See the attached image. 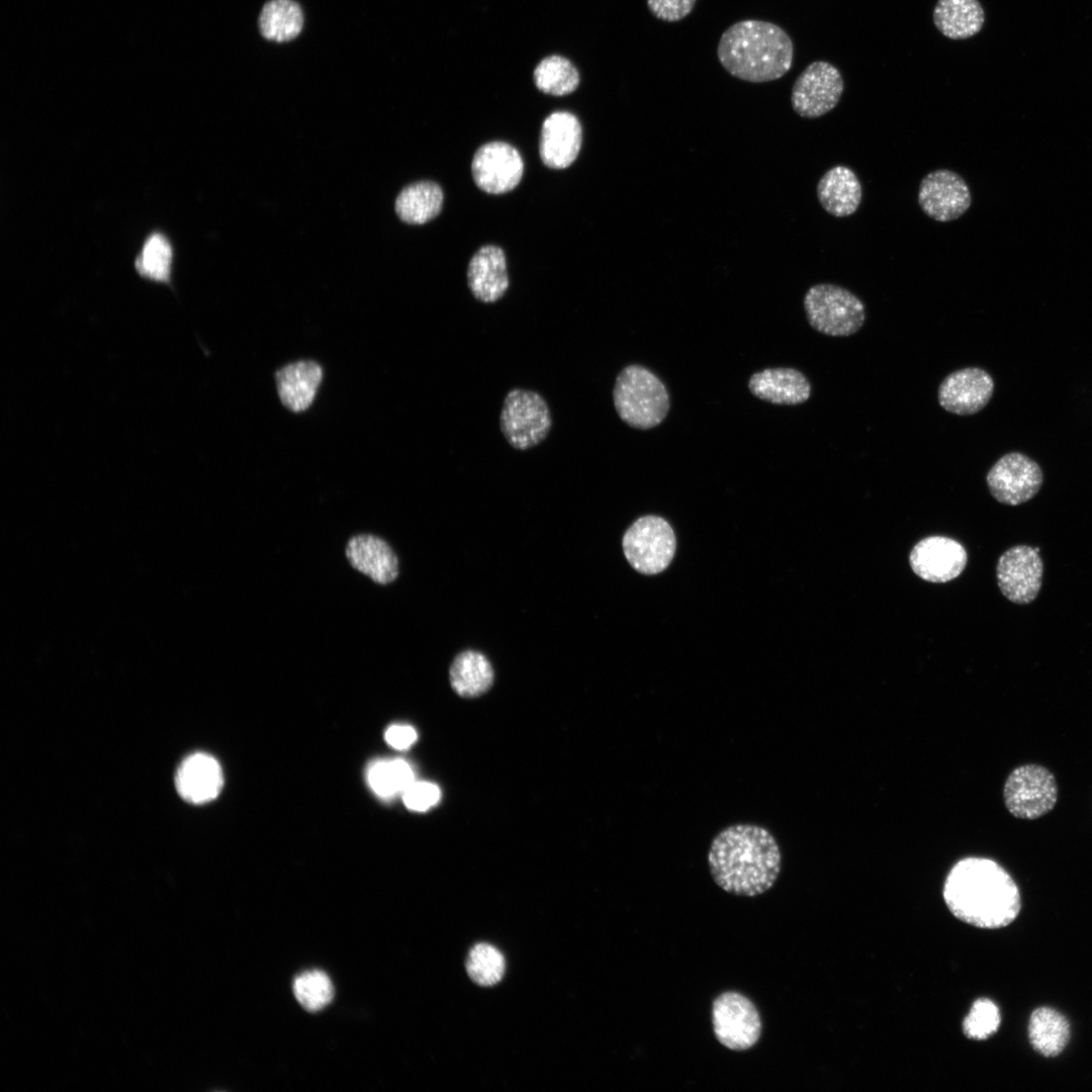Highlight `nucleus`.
I'll return each mask as SVG.
<instances>
[{
    "label": "nucleus",
    "mask_w": 1092,
    "mask_h": 1092,
    "mask_svg": "<svg viewBox=\"0 0 1092 1092\" xmlns=\"http://www.w3.org/2000/svg\"><path fill=\"white\" fill-rule=\"evenodd\" d=\"M505 959L502 952L488 943H477L467 957L466 970L472 981L480 986L496 984L505 973Z\"/></svg>",
    "instance_id": "nucleus-32"
},
{
    "label": "nucleus",
    "mask_w": 1092,
    "mask_h": 1092,
    "mask_svg": "<svg viewBox=\"0 0 1092 1092\" xmlns=\"http://www.w3.org/2000/svg\"><path fill=\"white\" fill-rule=\"evenodd\" d=\"M697 0H647V7L657 19L676 22L687 17Z\"/></svg>",
    "instance_id": "nucleus-36"
},
{
    "label": "nucleus",
    "mask_w": 1092,
    "mask_h": 1092,
    "mask_svg": "<svg viewBox=\"0 0 1092 1092\" xmlns=\"http://www.w3.org/2000/svg\"><path fill=\"white\" fill-rule=\"evenodd\" d=\"M817 198L823 209L835 217L853 214L862 197L859 179L844 165L830 168L817 184Z\"/></svg>",
    "instance_id": "nucleus-22"
},
{
    "label": "nucleus",
    "mask_w": 1092,
    "mask_h": 1092,
    "mask_svg": "<svg viewBox=\"0 0 1092 1092\" xmlns=\"http://www.w3.org/2000/svg\"><path fill=\"white\" fill-rule=\"evenodd\" d=\"M717 57L733 77L751 83L778 80L791 69L794 44L779 25L758 19L733 23L721 35Z\"/></svg>",
    "instance_id": "nucleus-3"
},
{
    "label": "nucleus",
    "mask_w": 1092,
    "mask_h": 1092,
    "mask_svg": "<svg viewBox=\"0 0 1092 1092\" xmlns=\"http://www.w3.org/2000/svg\"><path fill=\"white\" fill-rule=\"evenodd\" d=\"M323 378L322 367L303 360L288 364L275 373L279 397L288 410L299 413L313 401Z\"/></svg>",
    "instance_id": "nucleus-23"
},
{
    "label": "nucleus",
    "mask_w": 1092,
    "mask_h": 1092,
    "mask_svg": "<svg viewBox=\"0 0 1092 1092\" xmlns=\"http://www.w3.org/2000/svg\"><path fill=\"white\" fill-rule=\"evenodd\" d=\"M172 249L168 240L159 234L150 236L144 244L135 261V268L142 277L171 285Z\"/></svg>",
    "instance_id": "nucleus-31"
},
{
    "label": "nucleus",
    "mask_w": 1092,
    "mask_h": 1092,
    "mask_svg": "<svg viewBox=\"0 0 1092 1092\" xmlns=\"http://www.w3.org/2000/svg\"><path fill=\"white\" fill-rule=\"evenodd\" d=\"M750 392L775 404L796 405L811 395L808 378L794 368H767L752 374L748 381Z\"/></svg>",
    "instance_id": "nucleus-21"
},
{
    "label": "nucleus",
    "mask_w": 1092,
    "mask_h": 1092,
    "mask_svg": "<svg viewBox=\"0 0 1092 1092\" xmlns=\"http://www.w3.org/2000/svg\"><path fill=\"white\" fill-rule=\"evenodd\" d=\"M844 83L840 71L825 61L809 64L792 87L791 103L801 117L817 118L838 104Z\"/></svg>",
    "instance_id": "nucleus-10"
},
{
    "label": "nucleus",
    "mask_w": 1092,
    "mask_h": 1092,
    "mask_svg": "<svg viewBox=\"0 0 1092 1092\" xmlns=\"http://www.w3.org/2000/svg\"><path fill=\"white\" fill-rule=\"evenodd\" d=\"M1029 1039L1033 1049L1044 1057L1062 1053L1070 1037V1025L1065 1016L1055 1009H1035L1029 1020Z\"/></svg>",
    "instance_id": "nucleus-27"
},
{
    "label": "nucleus",
    "mask_w": 1092,
    "mask_h": 1092,
    "mask_svg": "<svg viewBox=\"0 0 1092 1092\" xmlns=\"http://www.w3.org/2000/svg\"><path fill=\"white\" fill-rule=\"evenodd\" d=\"M803 303L809 325L826 336H851L866 321L863 302L848 289L835 284L811 286Z\"/></svg>",
    "instance_id": "nucleus-5"
},
{
    "label": "nucleus",
    "mask_w": 1092,
    "mask_h": 1092,
    "mask_svg": "<svg viewBox=\"0 0 1092 1092\" xmlns=\"http://www.w3.org/2000/svg\"><path fill=\"white\" fill-rule=\"evenodd\" d=\"M1001 1021L1000 1011L997 1005L987 998L976 1000L963 1022V1030L967 1037L984 1040L993 1035L999 1028Z\"/></svg>",
    "instance_id": "nucleus-34"
},
{
    "label": "nucleus",
    "mask_w": 1092,
    "mask_h": 1092,
    "mask_svg": "<svg viewBox=\"0 0 1092 1092\" xmlns=\"http://www.w3.org/2000/svg\"><path fill=\"white\" fill-rule=\"evenodd\" d=\"M675 536L662 518L646 516L635 521L623 537L624 554L637 571L655 574L664 570L674 555Z\"/></svg>",
    "instance_id": "nucleus-8"
},
{
    "label": "nucleus",
    "mask_w": 1092,
    "mask_h": 1092,
    "mask_svg": "<svg viewBox=\"0 0 1092 1092\" xmlns=\"http://www.w3.org/2000/svg\"><path fill=\"white\" fill-rule=\"evenodd\" d=\"M932 15L939 32L954 40L974 36L985 22V12L979 0H938Z\"/></svg>",
    "instance_id": "nucleus-24"
},
{
    "label": "nucleus",
    "mask_w": 1092,
    "mask_h": 1092,
    "mask_svg": "<svg viewBox=\"0 0 1092 1092\" xmlns=\"http://www.w3.org/2000/svg\"><path fill=\"white\" fill-rule=\"evenodd\" d=\"M712 1024L717 1040L735 1052L754 1046L762 1030L756 1006L749 998L735 991L721 993L714 999Z\"/></svg>",
    "instance_id": "nucleus-9"
},
{
    "label": "nucleus",
    "mask_w": 1092,
    "mask_h": 1092,
    "mask_svg": "<svg viewBox=\"0 0 1092 1092\" xmlns=\"http://www.w3.org/2000/svg\"><path fill=\"white\" fill-rule=\"evenodd\" d=\"M452 689L461 697H478L493 682V669L487 657L479 651L465 650L453 660L449 670Z\"/></svg>",
    "instance_id": "nucleus-25"
},
{
    "label": "nucleus",
    "mask_w": 1092,
    "mask_h": 1092,
    "mask_svg": "<svg viewBox=\"0 0 1092 1092\" xmlns=\"http://www.w3.org/2000/svg\"><path fill=\"white\" fill-rule=\"evenodd\" d=\"M471 172L478 188L490 194H503L520 183L524 162L518 150L510 144L490 142L475 152Z\"/></svg>",
    "instance_id": "nucleus-14"
},
{
    "label": "nucleus",
    "mask_w": 1092,
    "mask_h": 1092,
    "mask_svg": "<svg viewBox=\"0 0 1092 1092\" xmlns=\"http://www.w3.org/2000/svg\"><path fill=\"white\" fill-rule=\"evenodd\" d=\"M615 410L628 426L648 430L658 426L669 410V395L661 380L649 369L624 367L613 388Z\"/></svg>",
    "instance_id": "nucleus-4"
},
{
    "label": "nucleus",
    "mask_w": 1092,
    "mask_h": 1092,
    "mask_svg": "<svg viewBox=\"0 0 1092 1092\" xmlns=\"http://www.w3.org/2000/svg\"><path fill=\"white\" fill-rule=\"evenodd\" d=\"M293 992L304 1009L314 1012L323 1009L332 1001L334 987L326 973L312 970L304 972L295 978Z\"/></svg>",
    "instance_id": "nucleus-33"
},
{
    "label": "nucleus",
    "mask_w": 1092,
    "mask_h": 1092,
    "mask_svg": "<svg viewBox=\"0 0 1092 1092\" xmlns=\"http://www.w3.org/2000/svg\"><path fill=\"white\" fill-rule=\"evenodd\" d=\"M367 781L377 796L389 799L415 782L414 770L403 759L377 760L368 767Z\"/></svg>",
    "instance_id": "nucleus-30"
},
{
    "label": "nucleus",
    "mask_w": 1092,
    "mask_h": 1092,
    "mask_svg": "<svg viewBox=\"0 0 1092 1092\" xmlns=\"http://www.w3.org/2000/svg\"><path fill=\"white\" fill-rule=\"evenodd\" d=\"M467 284L472 295L481 302L492 303L500 299L510 285L504 251L492 245L481 247L468 264Z\"/></svg>",
    "instance_id": "nucleus-19"
},
{
    "label": "nucleus",
    "mask_w": 1092,
    "mask_h": 1092,
    "mask_svg": "<svg viewBox=\"0 0 1092 1092\" xmlns=\"http://www.w3.org/2000/svg\"><path fill=\"white\" fill-rule=\"evenodd\" d=\"M942 897L954 917L984 929L1009 925L1020 910L1017 885L1001 864L989 857L959 859L946 875Z\"/></svg>",
    "instance_id": "nucleus-1"
},
{
    "label": "nucleus",
    "mask_w": 1092,
    "mask_h": 1092,
    "mask_svg": "<svg viewBox=\"0 0 1092 1092\" xmlns=\"http://www.w3.org/2000/svg\"><path fill=\"white\" fill-rule=\"evenodd\" d=\"M499 427L511 447L522 451L531 449L544 441L551 430L549 405L535 390L513 388L504 398Z\"/></svg>",
    "instance_id": "nucleus-6"
},
{
    "label": "nucleus",
    "mask_w": 1092,
    "mask_h": 1092,
    "mask_svg": "<svg viewBox=\"0 0 1092 1092\" xmlns=\"http://www.w3.org/2000/svg\"><path fill=\"white\" fill-rule=\"evenodd\" d=\"M972 196L958 173L938 169L926 174L919 185L918 204L930 218L948 222L961 217L971 206Z\"/></svg>",
    "instance_id": "nucleus-13"
},
{
    "label": "nucleus",
    "mask_w": 1092,
    "mask_h": 1092,
    "mask_svg": "<svg viewBox=\"0 0 1092 1092\" xmlns=\"http://www.w3.org/2000/svg\"><path fill=\"white\" fill-rule=\"evenodd\" d=\"M994 392V380L984 369L966 367L949 373L937 391L939 405L958 416H971L982 411Z\"/></svg>",
    "instance_id": "nucleus-15"
},
{
    "label": "nucleus",
    "mask_w": 1092,
    "mask_h": 1092,
    "mask_svg": "<svg viewBox=\"0 0 1092 1092\" xmlns=\"http://www.w3.org/2000/svg\"><path fill=\"white\" fill-rule=\"evenodd\" d=\"M404 805L414 811H426L440 799L439 788L429 782H413L402 793Z\"/></svg>",
    "instance_id": "nucleus-35"
},
{
    "label": "nucleus",
    "mask_w": 1092,
    "mask_h": 1092,
    "mask_svg": "<svg viewBox=\"0 0 1092 1092\" xmlns=\"http://www.w3.org/2000/svg\"><path fill=\"white\" fill-rule=\"evenodd\" d=\"M303 26V13L292 0H271L259 15V30L263 37L277 42L295 38Z\"/></svg>",
    "instance_id": "nucleus-28"
},
{
    "label": "nucleus",
    "mask_w": 1092,
    "mask_h": 1092,
    "mask_svg": "<svg viewBox=\"0 0 1092 1092\" xmlns=\"http://www.w3.org/2000/svg\"><path fill=\"white\" fill-rule=\"evenodd\" d=\"M967 561L964 546L944 536H929L920 540L909 555L913 572L930 582H946L958 577Z\"/></svg>",
    "instance_id": "nucleus-16"
},
{
    "label": "nucleus",
    "mask_w": 1092,
    "mask_h": 1092,
    "mask_svg": "<svg viewBox=\"0 0 1092 1092\" xmlns=\"http://www.w3.org/2000/svg\"><path fill=\"white\" fill-rule=\"evenodd\" d=\"M1043 562L1039 552L1029 545H1015L998 559L996 578L1000 592L1010 602L1028 605L1039 594Z\"/></svg>",
    "instance_id": "nucleus-12"
},
{
    "label": "nucleus",
    "mask_w": 1092,
    "mask_h": 1092,
    "mask_svg": "<svg viewBox=\"0 0 1092 1092\" xmlns=\"http://www.w3.org/2000/svg\"><path fill=\"white\" fill-rule=\"evenodd\" d=\"M534 81L540 91L554 96H563L577 88L579 74L567 59L551 56L542 60L536 67Z\"/></svg>",
    "instance_id": "nucleus-29"
},
{
    "label": "nucleus",
    "mask_w": 1092,
    "mask_h": 1092,
    "mask_svg": "<svg viewBox=\"0 0 1092 1092\" xmlns=\"http://www.w3.org/2000/svg\"><path fill=\"white\" fill-rule=\"evenodd\" d=\"M346 557L357 571L378 584L394 581L399 572L398 558L391 546L373 534H358L348 540Z\"/></svg>",
    "instance_id": "nucleus-18"
},
{
    "label": "nucleus",
    "mask_w": 1092,
    "mask_h": 1092,
    "mask_svg": "<svg viewBox=\"0 0 1092 1092\" xmlns=\"http://www.w3.org/2000/svg\"><path fill=\"white\" fill-rule=\"evenodd\" d=\"M417 739V733L412 726L404 724H395L390 726L385 732L386 742L395 749H406L413 745Z\"/></svg>",
    "instance_id": "nucleus-37"
},
{
    "label": "nucleus",
    "mask_w": 1092,
    "mask_h": 1092,
    "mask_svg": "<svg viewBox=\"0 0 1092 1092\" xmlns=\"http://www.w3.org/2000/svg\"><path fill=\"white\" fill-rule=\"evenodd\" d=\"M1004 804L1019 819H1037L1052 811L1058 801V784L1044 766L1027 763L1015 767L1003 787Z\"/></svg>",
    "instance_id": "nucleus-7"
},
{
    "label": "nucleus",
    "mask_w": 1092,
    "mask_h": 1092,
    "mask_svg": "<svg viewBox=\"0 0 1092 1092\" xmlns=\"http://www.w3.org/2000/svg\"><path fill=\"white\" fill-rule=\"evenodd\" d=\"M992 496L1000 504L1019 506L1039 491L1043 474L1040 466L1028 456L1010 452L1000 457L986 476Z\"/></svg>",
    "instance_id": "nucleus-11"
},
{
    "label": "nucleus",
    "mask_w": 1092,
    "mask_h": 1092,
    "mask_svg": "<svg viewBox=\"0 0 1092 1092\" xmlns=\"http://www.w3.org/2000/svg\"><path fill=\"white\" fill-rule=\"evenodd\" d=\"M179 795L193 804L216 798L222 787V771L211 755L197 752L187 756L179 765L175 778Z\"/></svg>",
    "instance_id": "nucleus-20"
},
{
    "label": "nucleus",
    "mask_w": 1092,
    "mask_h": 1092,
    "mask_svg": "<svg viewBox=\"0 0 1092 1092\" xmlns=\"http://www.w3.org/2000/svg\"><path fill=\"white\" fill-rule=\"evenodd\" d=\"M443 200V191L437 183L420 181L401 190L395 201V211L406 223L423 224L440 213Z\"/></svg>",
    "instance_id": "nucleus-26"
},
{
    "label": "nucleus",
    "mask_w": 1092,
    "mask_h": 1092,
    "mask_svg": "<svg viewBox=\"0 0 1092 1092\" xmlns=\"http://www.w3.org/2000/svg\"><path fill=\"white\" fill-rule=\"evenodd\" d=\"M582 143V128L577 117L566 111H556L542 124L539 152L544 165L564 169L577 158Z\"/></svg>",
    "instance_id": "nucleus-17"
},
{
    "label": "nucleus",
    "mask_w": 1092,
    "mask_h": 1092,
    "mask_svg": "<svg viewBox=\"0 0 1092 1092\" xmlns=\"http://www.w3.org/2000/svg\"><path fill=\"white\" fill-rule=\"evenodd\" d=\"M708 864L714 882L725 892L754 897L769 890L782 868L777 840L764 827L734 824L712 840Z\"/></svg>",
    "instance_id": "nucleus-2"
}]
</instances>
